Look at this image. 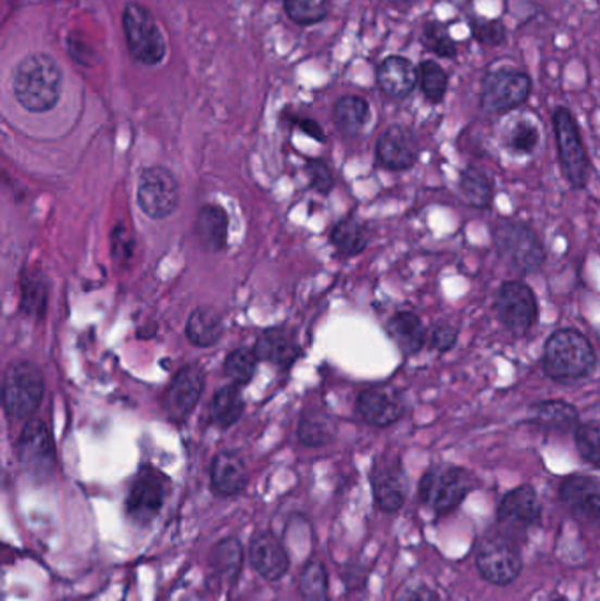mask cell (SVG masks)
<instances>
[{
  "label": "cell",
  "mask_w": 600,
  "mask_h": 601,
  "mask_svg": "<svg viewBox=\"0 0 600 601\" xmlns=\"http://www.w3.org/2000/svg\"><path fill=\"white\" fill-rule=\"evenodd\" d=\"M14 99L28 113L41 115L59 104L64 90V73L53 57L41 51L27 53L11 74Z\"/></svg>",
  "instance_id": "obj_1"
},
{
  "label": "cell",
  "mask_w": 600,
  "mask_h": 601,
  "mask_svg": "<svg viewBox=\"0 0 600 601\" xmlns=\"http://www.w3.org/2000/svg\"><path fill=\"white\" fill-rule=\"evenodd\" d=\"M596 367V349L579 330L564 327L546 340L542 370L551 380L571 386L587 380Z\"/></svg>",
  "instance_id": "obj_2"
},
{
  "label": "cell",
  "mask_w": 600,
  "mask_h": 601,
  "mask_svg": "<svg viewBox=\"0 0 600 601\" xmlns=\"http://www.w3.org/2000/svg\"><path fill=\"white\" fill-rule=\"evenodd\" d=\"M474 473L454 464H437L421 477L420 501L437 517L453 514L476 489Z\"/></svg>",
  "instance_id": "obj_3"
},
{
  "label": "cell",
  "mask_w": 600,
  "mask_h": 601,
  "mask_svg": "<svg viewBox=\"0 0 600 601\" xmlns=\"http://www.w3.org/2000/svg\"><path fill=\"white\" fill-rule=\"evenodd\" d=\"M493 245L500 261L520 276L534 275L545 264V245L525 222L499 221L493 229Z\"/></svg>",
  "instance_id": "obj_4"
},
{
  "label": "cell",
  "mask_w": 600,
  "mask_h": 601,
  "mask_svg": "<svg viewBox=\"0 0 600 601\" xmlns=\"http://www.w3.org/2000/svg\"><path fill=\"white\" fill-rule=\"evenodd\" d=\"M125 47L130 59L143 67H159L167 57L166 36L147 5L130 0L122 13Z\"/></svg>",
  "instance_id": "obj_5"
},
{
  "label": "cell",
  "mask_w": 600,
  "mask_h": 601,
  "mask_svg": "<svg viewBox=\"0 0 600 601\" xmlns=\"http://www.w3.org/2000/svg\"><path fill=\"white\" fill-rule=\"evenodd\" d=\"M553 129L560 167L564 171L565 179L574 189H585L590 179V156L583 142L579 125L568 108L559 107L554 110Z\"/></svg>",
  "instance_id": "obj_6"
},
{
  "label": "cell",
  "mask_w": 600,
  "mask_h": 601,
  "mask_svg": "<svg viewBox=\"0 0 600 601\" xmlns=\"http://www.w3.org/2000/svg\"><path fill=\"white\" fill-rule=\"evenodd\" d=\"M45 396V378L36 364L14 361L5 367L2 403L11 418H27L39 409Z\"/></svg>",
  "instance_id": "obj_7"
},
{
  "label": "cell",
  "mask_w": 600,
  "mask_h": 601,
  "mask_svg": "<svg viewBox=\"0 0 600 601\" xmlns=\"http://www.w3.org/2000/svg\"><path fill=\"white\" fill-rule=\"evenodd\" d=\"M476 566L486 583L509 586L522 574V552L509 533H495L477 547Z\"/></svg>",
  "instance_id": "obj_8"
},
{
  "label": "cell",
  "mask_w": 600,
  "mask_h": 601,
  "mask_svg": "<svg viewBox=\"0 0 600 601\" xmlns=\"http://www.w3.org/2000/svg\"><path fill=\"white\" fill-rule=\"evenodd\" d=\"M532 79L527 73L514 67L490 71L480 87V108L491 115L516 110L528 101Z\"/></svg>",
  "instance_id": "obj_9"
},
{
  "label": "cell",
  "mask_w": 600,
  "mask_h": 601,
  "mask_svg": "<svg viewBox=\"0 0 600 601\" xmlns=\"http://www.w3.org/2000/svg\"><path fill=\"white\" fill-rule=\"evenodd\" d=\"M495 312L500 324L511 335L523 338L530 333L539 317V301L534 289L525 281H503L495 301Z\"/></svg>",
  "instance_id": "obj_10"
},
{
  "label": "cell",
  "mask_w": 600,
  "mask_h": 601,
  "mask_svg": "<svg viewBox=\"0 0 600 601\" xmlns=\"http://www.w3.org/2000/svg\"><path fill=\"white\" fill-rule=\"evenodd\" d=\"M167 489H170V480L159 469L152 466L139 469L125 500L127 519L141 528L150 526L161 514Z\"/></svg>",
  "instance_id": "obj_11"
},
{
  "label": "cell",
  "mask_w": 600,
  "mask_h": 601,
  "mask_svg": "<svg viewBox=\"0 0 600 601\" xmlns=\"http://www.w3.org/2000/svg\"><path fill=\"white\" fill-rule=\"evenodd\" d=\"M138 206L148 218L162 221L178 208L180 189L172 171L164 165H152L139 176Z\"/></svg>",
  "instance_id": "obj_12"
},
{
  "label": "cell",
  "mask_w": 600,
  "mask_h": 601,
  "mask_svg": "<svg viewBox=\"0 0 600 601\" xmlns=\"http://www.w3.org/2000/svg\"><path fill=\"white\" fill-rule=\"evenodd\" d=\"M20 464L28 477L45 483L55 473L57 458L50 429L41 418H33L25 424L16 443Z\"/></svg>",
  "instance_id": "obj_13"
},
{
  "label": "cell",
  "mask_w": 600,
  "mask_h": 601,
  "mask_svg": "<svg viewBox=\"0 0 600 601\" xmlns=\"http://www.w3.org/2000/svg\"><path fill=\"white\" fill-rule=\"evenodd\" d=\"M372 492H374L375 505L386 514H397L405 505L409 480L403 469L400 458L383 455L375 461L374 468L370 473Z\"/></svg>",
  "instance_id": "obj_14"
},
{
  "label": "cell",
  "mask_w": 600,
  "mask_h": 601,
  "mask_svg": "<svg viewBox=\"0 0 600 601\" xmlns=\"http://www.w3.org/2000/svg\"><path fill=\"white\" fill-rule=\"evenodd\" d=\"M559 498L574 519L600 529V480L574 473L562 480Z\"/></svg>",
  "instance_id": "obj_15"
},
{
  "label": "cell",
  "mask_w": 600,
  "mask_h": 601,
  "mask_svg": "<svg viewBox=\"0 0 600 601\" xmlns=\"http://www.w3.org/2000/svg\"><path fill=\"white\" fill-rule=\"evenodd\" d=\"M204 390V375L201 367L196 364L182 367L173 377L162 398V410L172 423H184L196 409L199 398Z\"/></svg>",
  "instance_id": "obj_16"
},
{
  "label": "cell",
  "mask_w": 600,
  "mask_h": 601,
  "mask_svg": "<svg viewBox=\"0 0 600 601\" xmlns=\"http://www.w3.org/2000/svg\"><path fill=\"white\" fill-rule=\"evenodd\" d=\"M540 517H542V503L530 484L514 487L513 491L503 496L497 506V519L500 526L509 531H523L537 526Z\"/></svg>",
  "instance_id": "obj_17"
},
{
  "label": "cell",
  "mask_w": 600,
  "mask_h": 601,
  "mask_svg": "<svg viewBox=\"0 0 600 601\" xmlns=\"http://www.w3.org/2000/svg\"><path fill=\"white\" fill-rule=\"evenodd\" d=\"M355 410L368 426L389 427L405 413V401L392 386H372L361 390Z\"/></svg>",
  "instance_id": "obj_18"
},
{
  "label": "cell",
  "mask_w": 600,
  "mask_h": 601,
  "mask_svg": "<svg viewBox=\"0 0 600 601\" xmlns=\"http://www.w3.org/2000/svg\"><path fill=\"white\" fill-rule=\"evenodd\" d=\"M375 156L384 170H411L420 159V145H417L416 136L403 125H391L377 139Z\"/></svg>",
  "instance_id": "obj_19"
},
{
  "label": "cell",
  "mask_w": 600,
  "mask_h": 601,
  "mask_svg": "<svg viewBox=\"0 0 600 601\" xmlns=\"http://www.w3.org/2000/svg\"><path fill=\"white\" fill-rule=\"evenodd\" d=\"M249 561L255 574L268 583L280 580L291 566L286 547L272 533L266 531L255 533L250 540Z\"/></svg>",
  "instance_id": "obj_20"
},
{
  "label": "cell",
  "mask_w": 600,
  "mask_h": 601,
  "mask_svg": "<svg viewBox=\"0 0 600 601\" xmlns=\"http://www.w3.org/2000/svg\"><path fill=\"white\" fill-rule=\"evenodd\" d=\"M377 87L384 96L395 101H402L411 96L420 83L417 70L405 57L391 55L380 62L375 71Z\"/></svg>",
  "instance_id": "obj_21"
},
{
  "label": "cell",
  "mask_w": 600,
  "mask_h": 601,
  "mask_svg": "<svg viewBox=\"0 0 600 601\" xmlns=\"http://www.w3.org/2000/svg\"><path fill=\"white\" fill-rule=\"evenodd\" d=\"M210 484L213 492L222 498H233L246 491L249 484V469L238 452L224 450L218 452L210 468Z\"/></svg>",
  "instance_id": "obj_22"
},
{
  "label": "cell",
  "mask_w": 600,
  "mask_h": 601,
  "mask_svg": "<svg viewBox=\"0 0 600 601\" xmlns=\"http://www.w3.org/2000/svg\"><path fill=\"white\" fill-rule=\"evenodd\" d=\"M528 421L542 431L567 435L579 426V412L564 400H542L530 404Z\"/></svg>",
  "instance_id": "obj_23"
},
{
  "label": "cell",
  "mask_w": 600,
  "mask_h": 601,
  "mask_svg": "<svg viewBox=\"0 0 600 601\" xmlns=\"http://www.w3.org/2000/svg\"><path fill=\"white\" fill-rule=\"evenodd\" d=\"M388 333L405 358L420 354L428 343V330L416 313L398 312L389 318Z\"/></svg>",
  "instance_id": "obj_24"
},
{
  "label": "cell",
  "mask_w": 600,
  "mask_h": 601,
  "mask_svg": "<svg viewBox=\"0 0 600 601\" xmlns=\"http://www.w3.org/2000/svg\"><path fill=\"white\" fill-rule=\"evenodd\" d=\"M224 329L226 327L221 313L215 308L203 306L190 313L185 335L187 340L199 349H210L222 340Z\"/></svg>",
  "instance_id": "obj_25"
},
{
  "label": "cell",
  "mask_w": 600,
  "mask_h": 601,
  "mask_svg": "<svg viewBox=\"0 0 600 601\" xmlns=\"http://www.w3.org/2000/svg\"><path fill=\"white\" fill-rule=\"evenodd\" d=\"M261 361H270L280 367L291 366L298 358V345L295 336L286 329H268L259 336L254 347Z\"/></svg>",
  "instance_id": "obj_26"
},
{
  "label": "cell",
  "mask_w": 600,
  "mask_h": 601,
  "mask_svg": "<svg viewBox=\"0 0 600 601\" xmlns=\"http://www.w3.org/2000/svg\"><path fill=\"white\" fill-rule=\"evenodd\" d=\"M196 235L210 252H222L227 243V215L221 206L207 204L196 216Z\"/></svg>",
  "instance_id": "obj_27"
},
{
  "label": "cell",
  "mask_w": 600,
  "mask_h": 601,
  "mask_svg": "<svg viewBox=\"0 0 600 601\" xmlns=\"http://www.w3.org/2000/svg\"><path fill=\"white\" fill-rule=\"evenodd\" d=\"M370 120V104L360 96H343L333 108V124L343 136L363 133Z\"/></svg>",
  "instance_id": "obj_28"
},
{
  "label": "cell",
  "mask_w": 600,
  "mask_h": 601,
  "mask_svg": "<svg viewBox=\"0 0 600 601\" xmlns=\"http://www.w3.org/2000/svg\"><path fill=\"white\" fill-rule=\"evenodd\" d=\"M458 192L468 206L486 210L493 202V181L488 173L471 165L460 175Z\"/></svg>",
  "instance_id": "obj_29"
},
{
  "label": "cell",
  "mask_w": 600,
  "mask_h": 601,
  "mask_svg": "<svg viewBox=\"0 0 600 601\" xmlns=\"http://www.w3.org/2000/svg\"><path fill=\"white\" fill-rule=\"evenodd\" d=\"M213 574L226 583H235L243 565V549L238 538H224L217 546L213 547L210 558Z\"/></svg>",
  "instance_id": "obj_30"
},
{
  "label": "cell",
  "mask_w": 600,
  "mask_h": 601,
  "mask_svg": "<svg viewBox=\"0 0 600 601\" xmlns=\"http://www.w3.org/2000/svg\"><path fill=\"white\" fill-rule=\"evenodd\" d=\"M332 243L346 258L360 255L368 245V229L355 216H347L333 227Z\"/></svg>",
  "instance_id": "obj_31"
},
{
  "label": "cell",
  "mask_w": 600,
  "mask_h": 601,
  "mask_svg": "<svg viewBox=\"0 0 600 601\" xmlns=\"http://www.w3.org/2000/svg\"><path fill=\"white\" fill-rule=\"evenodd\" d=\"M243 398L236 386H226L218 389L213 396L210 406L212 423L218 427H232L243 413Z\"/></svg>",
  "instance_id": "obj_32"
},
{
  "label": "cell",
  "mask_w": 600,
  "mask_h": 601,
  "mask_svg": "<svg viewBox=\"0 0 600 601\" xmlns=\"http://www.w3.org/2000/svg\"><path fill=\"white\" fill-rule=\"evenodd\" d=\"M48 304V284L39 272H24L22 275V308L28 317H45Z\"/></svg>",
  "instance_id": "obj_33"
},
{
  "label": "cell",
  "mask_w": 600,
  "mask_h": 601,
  "mask_svg": "<svg viewBox=\"0 0 600 601\" xmlns=\"http://www.w3.org/2000/svg\"><path fill=\"white\" fill-rule=\"evenodd\" d=\"M298 589L303 601H329L328 574L321 561H309L301 569Z\"/></svg>",
  "instance_id": "obj_34"
},
{
  "label": "cell",
  "mask_w": 600,
  "mask_h": 601,
  "mask_svg": "<svg viewBox=\"0 0 600 601\" xmlns=\"http://www.w3.org/2000/svg\"><path fill=\"white\" fill-rule=\"evenodd\" d=\"M329 0H284V11L292 24L312 27L328 18Z\"/></svg>",
  "instance_id": "obj_35"
},
{
  "label": "cell",
  "mask_w": 600,
  "mask_h": 601,
  "mask_svg": "<svg viewBox=\"0 0 600 601\" xmlns=\"http://www.w3.org/2000/svg\"><path fill=\"white\" fill-rule=\"evenodd\" d=\"M420 76V88L426 101L432 104H440L443 97L448 93V73L443 71L442 65L437 64L435 60H425L417 67Z\"/></svg>",
  "instance_id": "obj_36"
},
{
  "label": "cell",
  "mask_w": 600,
  "mask_h": 601,
  "mask_svg": "<svg viewBox=\"0 0 600 601\" xmlns=\"http://www.w3.org/2000/svg\"><path fill=\"white\" fill-rule=\"evenodd\" d=\"M333 426L332 417L326 412L305 413L301 418L300 427H298V438L303 446L321 447L332 440Z\"/></svg>",
  "instance_id": "obj_37"
},
{
  "label": "cell",
  "mask_w": 600,
  "mask_h": 601,
  "mask_svg": "<svg viewBox=\"0 0 600 601\" xmlns=\"http://www.w3.org/2000/svg\"><path fill=\"white\" fill-rule=\"evenodd\" d=\"M421 42L426 50L440 59H454L458 53L457 42L449 34L448 25L442 22H428L421 33Z\"/></svg>",
  "instance_id": "obj_38"
},
{
  "label": "cell",
  "mask_w": 600,
  "mask_h": 601,
  "mask_svg": "<svg viewBox=\"0 0 600 601\" xmlns=\"http://www.w3.org/2000/svg\"><path fill=\"white\" fill-rule=\"evenodd\" d=\"M255 364H258V355L254 350L236 349L227 355L224 373L232 380L233 386H247L254 377Z\"/></svg>",
  "instance_id": "obj_39"
},
{
  "label": "cell",
  "mask_w": 600,
  "mask_h": 601,
  "mask_svg": "<svg viewBox=\"0 0 600 601\" xmlns=\"http://www.w3.org/2000/svg\"><path fill=\"white\" fill-rule=\"evenodd\" d=\"M540 142V129L530 118H520L511 127L508 136V147L517 155H532Z\"/></svg>",
  "instance_id": "obj_40"
},
{
  "label": "cell",
  "mask_w": 600,
  "mask_h": 601,
  "mask_svg": "<svg viewBox=\"0 0 600 601\" xmlns=\"http://www.w3.org/2000/svg\"><path fill=\"white\" fill-rule=\"evenodd\" d=\"M574 440L583 461L600 469V421L579 424L574 431Z\"/></svg>",
  "instance_id": "obj_41"
},
{
  "label": "cell",
  "mask_w": 600,
  "mask_h": 601,
  "mask_svg": "<svg viewBox=\"0 0 600 601\" xmlns=\"http://www.w3.org/2000/svg\"><path fill=\"white\" fill-rule=\"evenodd\" d=\"M471 30L474 39L485 47H500L508 37L502 20L474 18L471 22Z\"/></svg>",
  "instance_id": "obj_42"
},
{
  "label": "cell",
  "mask_w": 600,
  "mask_h": 601,
  "mask_svg": "<svg viewBox=\"0 0 600 601\" xmlns=\"http://www.w3.org/2000/svg\"><path fill=\"white\" fill-rule=\"evenodd\" d=\"M65 48H67L71 59L78 65L96 67L99 64L98 51L93 50L92 45L85 41L84 37H79L76 33H70L67 41H65Z\"/></svg>",
  "instance_id": "obj_43"
},
{
  "label": "cell",
  "mask_w": 600,
  "mask_h": 601,
  "mask_svg": "<svg viewBox=\"0 0 600 601\" xmlns=\"http://www.w3.org/2000/svg\"><path fill=\"white\" fill-rule=\"evenodd\" d=\"M458 341V327L449 322L440 321L429 329V347L439 354H446L454 349Z\"/></svg>",
  "instance_id": "obj_44"
},
{
  "label": "cell",
  "mask_w": 600,
  "mask_h": 601,
  "mask_svg": "<svg viewBox=\"0 0 600 601\" xmlns=\"http://www.w3.org/2000/svg\"><path fill=\"white\" fill-rule=\"evenodd\" d=\"M309 170L310 185L312 189L317 190L321 193H328L333 187V171L329 167L328 162L321 161V159H314L307 164Z\"/></svg>",
  "instance_id": "obj_45"
},
{
  "label": "cell",
  "mask_w": 600,
  "mask_h": 601,
  "mask_svg": "<svg viewBox=\"0 0 600 601\" xmlns=\"http://www.w3.org/2000/svg\"><path fill=\"white\" fill-rule=\"evenodd\" d=\"M397 601H442L439 592L425 583L409 584L398 592Z\"/></svg>",
  "instance_id": "obj_46"
},
{
  "label": "cell",
  "mask_w": 600,
  "mask_h": 601,
  "mask_svg": "<svg viewBox=\"0 0 600 601\" xmlns=\"http://www.w3.org/2000/svg\"><path fill=\"white\" fill-rule=\"evenodd\" d=\"M292 124H295L296 127L301 130V133H305L307 136L315 139V141H326V134H324V130L321 129V125H318L314 118H307V116H295V118H292Z\"/></svg>",
  "instance_id": "obj_47"
},
{
  "label": "cell",
  "mask_w": 600,
  "mask_h": 601,
  "mask_svg": "<svg viewBox=\"0 0 600 601\" xmlns=\"http://www.w3.org/2000/svg\"><path fill=\"white\" fill-rule=\"evenodd\" d=\"M133 241L129 239V233L124 227H116L113 233V252L121 258H129Z\"/></svg>",
  "instance_id": "obj_48"
},
{
  "label": "cell",
  "mask_w": 600,
  "mask_h": 601,
  "mask_svg": "<svg viewBox=\"0 0 600 601\" xmlns=\"http://www.w3.org/2000/svg\"><path fill=\"white\" fill-rule=\"evenodd\" d=\"M384 2H388L389 5L397 8V10H405L407 5L412 4V0H384Z\"/></svg>",
  "instance_id": "obj_49"
},
{
  "label": "cell",
  "mask_w": 600,
  "mask_h": 601,
  "mask_svg": "<svg viewBox=\"0 0 600 601\" xmlns=\"http://www.w3.org/2000/svg\"><path fill=\"white\" fill-rule=\"evenodd\" d=\"M453 2H454V4L462 5L463 2H465V4H466V2H471V0H453Z\"/></svg>",
  "instance_id": "obj_50"
},
{
  "label": "cell",
  "mask_w": 600,
  "mask_h": 601,
  "mask_svg": "<svg viewBox=\"0 0 600 601\" xmlns=\"http://www.w3.org/2000/svg\"><path fill=\"white\" fill-rule=\"evenodd\" d=\"M596 335H597V340H599V345H600V326L597 327Z\"/></svg>",
  "instance_id": "obj_51"
},
{
  "label": "cell",
  "mask_w": 600,
  "mask_h": 601,
  "mask_svg": "<svg viewBox=\"0 0 600 601\" xmlns=\"http://www.w3.org/2000/svg\"><path fill=\"white\" fill-rule=\"evenodd\" d=\"M553 601H567V600H564V598H559V600H553Z\"/></svg>",
  "instance_id": "obj_52"
}]
</instances>
